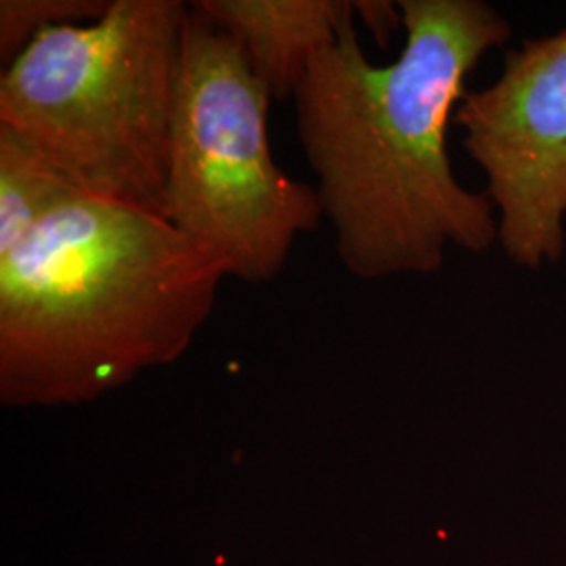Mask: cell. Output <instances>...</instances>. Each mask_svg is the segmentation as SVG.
I'll return each instance as SVG.
<instances>
[{
    "mask_svg": "<svg viewBox=\"0 0 566 566\" xmlns=\"http://www.w3.org/2000/svg\"><path fill=\"white\" fill-rule=\"evenodd\" d=\"M399 7V60L374 65L348 21L292 95L336 252L361 280L432 275L449 245L481 254L497 242L495 206L458 181L447 133L468 76L510 39V21L483 0Z\"/></svg>",
    "mask_w": 566,
    "mask_h": 566,
    "instance_id": "6da1fadb",
    "label": "cell"
},
{
    "mask_svg": "<svg viewBox=\"0 0 566 566\" xmlns=\"http://www.w3.org/2000/svg\"><path fill=\"white\" fill-rule=\"evenodd\" d=\"M227 277L221 256L160 212L81 196L0 256L4 382L84 395L172 361Z\"/></svg>",
    "mask_w": 566,
    "mask_h": 566,
    "instance_id": "7a4b0ae2",
    "label": "cell"
},
{
    "mask_svg": "<svg viewBox=\"0 0 566 566\" xmlns=\"http://www.w3.org/2000/svg\"><path fill=\"white\" fill-rule=\"evenodd\" d=\"M189 13L181 0H112L97 21L46 28L2 72L0 124L84 196L164 217Z\"/></svg>",
    "mask_w": 566,
    "mask_h": 566,
    "instance_id": "3957f363",
    "label": "cell"
},
{
    "mask_svg": "<svg viewBox=\"0 0 566 566\" xmlns=\"http://www.w3.org/2000/svg\"><path fill=\"white\" fill-rule=\"evenodd\" d=\"M271 99L242 46L191 7L164 217L221 256L229 277L248 283L277 277L296 240L324 219L317 189L273 160Z\"/></svg>",
    "mask_w": 566,
    "mask_h": 566,
    "instance_id": "277c9868",
    "label": "cell"
},
{
    "mask_svg": "<svg viewBox=\"0 0 566 566\" xmlns=\"http://www.w3.org/2000/svg\"><path fill=\"white\" fill-rule=\"evenodd\" d=\"M453 124L485 172L507 259L525 269L558 263L566 248V28L507 51L502 76L468 91Z\"/></svg>",
    "mask_w": 566,
    "mask_h": 566,
    "instance_id": "5b68a950",
    "label": "cell"
},
{
    "mask_svg": "<svg viewBox=\"0 0 566 566\" xmlns=\"http://www.w3.org/2000/svg\"><path fill=\"white\" fill-rule=\"evenodd\" d=\"M191 7L242 46L273 99L292 97L311 57L355 20L348 0H196Z\"/></svg>",
    "mask_w": 566,
    "mask_h": 566,
    "instance_id": "8992f818",
    "label": "cell"
},
{
    "mask_svg": "<svg viewBox=\"0 0 566 566\" xmlns=\"http://www.w3.org/2000/svg\"><path fill=\"white\" fill-rule=\"evenodd\" d=\"M81 196V189L32 143L0 124V256Z\"/></svg>",
    "mask_w": 566,
    "mask_h": 566,
    "instance_id": "52a82bcc",
    "label": "cell"
},
{
    "mask_svg": "<svg viewBox=\"0 0 566 566\" xmlns=\"http://www.w3.org/2000/svg\"><path fill=\"white\" fill-rule=\"evenodd\" d=\"M112 0H0V60L11 65L46 28L91 23Z\"/></svg>",
    "mask_w": 566,
    "mask_h": 566,
    "instance_id": "ba28073f",
    "label": "cell"
},
{
    "mask_svg": "<svg viewBox=\"0 0 566 566\" xmlns=\"http://www.w3.org/2000/svg\"><path fill=\"white\" fill-rule=\"evenodd\" d=\"M355 15H359L365 28L382 49H388L392 36L405 28L403 11L392 0H355Z\"/></svg>",
    "mask_w": 566,
    "mask_h": 566,
    "instance_id": "9c48e42d",
    "label": "cell"
}]
</instances>
